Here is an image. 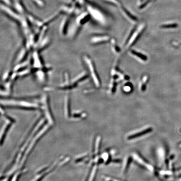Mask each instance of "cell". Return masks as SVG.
Wrapping results in <instances>:
<instances>
[{
  "label": "cell",
  "mask_w": 181,
  "mask_h": 181,
  "mask_svg": "<svg viewBox=\"0 0 181 181\" xmlns=\"http://www.w3.org/2000/svg\"><path fill=\"white\" fill-rule=\"evenodd\" d=\"M134 157L135 160H136L137 161L139 162L140 164L144 166H145L146 168L148 169L149 170H151V171L153 170V167H152V166L150 165L149 164H148V163L146 162L145 161H144V160L142 159L141 158H140V157H139V156L135 155Z\"/></svg>",
  "instance_id": "obj_12"
},
{
  "label": "cell",
  "mask_w": 181,
  "mask_h": 181,
  "mask_svg": "<svg viewBox=\"0 0 181 181\" xmlns=\"http://www.w3.org/2000/svg\"><path fill=\"white\" fill-rule=\"evenodd\" d=\"M2 104L9 108H20L29 110L38 109L39 108V105L37 104L27 102L24 100L14 99H6L2 100Z\"/></svg>",
  "instance_id": "obj_1"
},
{
  "label": "cell",
  "mask_w": 181,
  "mask_h": 181,
  "mask_svg": "<svg viewBox=\"0 0 181 181\" xmlns=\"http://www.w3.org/2000/svg\"><path fill=\"white\" fill-rule=\"evenodd\" d=\"M117 81L113 78H111V80L109 88V92L111 95H113L116 91L117 86Z\"/></svg>",
  "instance_id": "obj_10"
},
{
  "label": "cell",
  "mask_w": 181,
  "mask_h": 181,
  "mask_svg": "<svg viewBox=\"0 0 181 181\" xmlns=\"http://www.w3.org/2000/svg\"><path fill=\"white\" fill-rule=\"evenodd\" d=\"M155 0H140V5L139 8L140 9H143L146 8L148 4L154 2Z\"/></svg>",
  "instance_id": "obj_15"
},
{
  "label": "cell",
  "mask_w": 181,
  "mask_h": 181,
  "mask_svg": "<svg viewBox=\"0 0 181 181\" xmlns=\"http://www.w3.org/2000/svg\"><path fill=\"white\" fill-rule=\"evenodd\" d=\"M123 89L125 92L128 93H130L133 90V86L131 83L127 82V83L125 84Z\"/></svg>",
  "instance_id": "obj_16"
},
{
  "label": "cell",
  "mask_w": 181,
  "mask_h": 181,
  "mask_svg": "<svg viewBox=\"0 0 181 181\" xmlns=\"http://www.w3.org/2000/svg\"><path fill=\"white\" fill-rule=\"evenodd\" d=\"M82 58L88 68L90 77L95 86L97 88H99L101 85L100 79L99 76L98 74L96 67L95 66L93 61L91 58L86 54L83 55Z\"/></svg>",
  "instance_id": "obj_2"
},
{
  "label": "cell",
  "mask_w": 181,
  "mask_h": 181,
  "mask_svg": "<svg viewBox=\"0 0 181 181\" xmlns=\"http://www.w3.org/2000/svg\"><path fill=\"white\" fill-rule=\"evenodd\" d=\"M149 79L148 75L145 74L140 80L139 84V89L140 91L142 92H144L146 90L147 84Z\"/></svg>",
  "instance_id": "obj_8"
},
{
  "label": "cell",
  "mask_w": 181,
  "mask_h": 181,
  "mask_svg": "<svg viewBox=\"0 0 181 181\" xmlns=\"http://www.w3.org/2000/svg\"><path fill=\"white\" fill-rule=\"evenodd\" d=\"M111 46L112 51L115 54H118L120 52V49L117 44L116 40L115 39L112 38L110 40Z\"/></svg>",
  "instance_id": "obj_11"
},
{
  "label": "cell",
  "mask_w": 181,
  "mask_h": 181,
  "mask_svg": "<svg viewBox=\"0 0 181 181\" xmlns=\"http://www.w3.org/2000/svg\"><path fill=\"white\" fill-rule=\"evenodd\" d=\"M65 106L66 108L67 115L69 117L71 115V110H70V101L69 95H66L65 98Z\"/></svg>",
  "instance_id": "obj_14"
},
{
  "label": "cell",
  "mask_w": 181,
  "mask_h": 181,
  "mask_svg": "<svg viewBox=\"0 0 181 181\" xmlns=\"http://www.w3.org/2000/svg\"><path fill=\"white\" fill-rule=\"evenodd\" d=\"M152 128L151 127H148V128H145V129H143L141 130H140V131L136 132L135 133H133L131 135H130L127 137V139L128 140H133L136 139H137L140 137L143 136L145 135L148 133H151L152 132Z\"/></svg>",
  "instance_id": "obj_6"
},
{
  "label": "cell",
  "mask_w": 181,
  "mask_h": 181,
  "mask_svg": "<svg viewBox=\"0 0 181 181\" xmlns=\"http://www.w3.org/2000/svg\"><path fill=\"white\" fill-rule=\"evenodd\" d=\"M129 52V54L132 56L134 57L141 62H146L148 60V57L147 56L140 51L134 49H131L130 50Z\"/></svg>",
  "instance_id": "obj_4"
},
{
  "label": "cell",
  "mask_w": 181,
  "mask_h": 181,
  "mask_svg": "<svg viewBox=\"0 0 181 181\" xmlns=\"http://www.w3.org/2000/svg\"><path fill=\"white\" fill-rule=\"evenodd\" d=\"M177 25L175 24H165L161 25L160 26L161 28L162 29H170L174 28L177 27Z\"/></svg>",
  "instance_id": "obj_17"
},
{
  "label": "cell",
  "mask_w": 181,
  "mask_h": 181,
  "mask_svg": "<svg viewBox=\"0 0 181 181\" xmlns=\"http://www.w3.org/2000/svg\"><path fill=\"white\" fill-rule=\"evenodd\" d=\"M28 51L27 49L23 48L21 50L15 60V63L17 64H20L25 59L28 54V52H27Z\"/></svg>",
  "instance_id": "obj_9"
},
{
  "label": "cell",
  "mask_w": 181,
  "mask_h": 181,
  "mask_svg": "<svg viewBox=\"0 0 181 181\" xmlns=\"http://www.w3.org/2000/svg\"><path fill=\"white\" fill-rule=\"evenodd\" d=\"M106 1L109 3H110V4H113V5L117 6V7H120L122 6L119 0H106Z\"/></svg>",
  "instance_id": "obj_18"
},
{
  "label": "cell",
  "mask_w": 181,
  "mask_h": 181,
  "mask_svg": "<svg viewBox=\"0 0 181 181\" xmlns=\"http://www.w3.org/2000/svg\"><path fill=\"white\" fill-rule=\"evenodd\" d=\"M88 77L89 76L86 72H83L79 74L71 81V85L73 88H73L77 87L79 83L86 80L87 78H88Z\"/></svg>",
  "instance_id": "obj_5"
},
{
  "label": "cell",
  "mask_w": 181,
  "mask_h": 181,
  "mask_svg": "<svg viewBox=\"0 0 181 181\" xmlns=\"http://www.w3.org/2000/svg\"><path fill=\"white\" fill-rule=\"evenodd\" d=\"M35 73L37 78L40 82H43L45 81V75L44 70H37L35 71Z\"/></svg>",
  "instance_id": "obj_13"
},
{
  "label": "cell",
  "mask_w": 181,
  "mask_h": 181,
  "mask_svg": "<svg viewBox=\"0 0 181 181\" xmlns=\"http://www.w3.org/2000/svg\"><path fill=\"white\" fill-rule=\"evenodd\" d=\"M111 40L110 37L107 35H97L91 39V42L93 44H104Z\"/></svg>",
  "instance_id": "obj_7"
},
{
  "label": "cell",
  "mask_w": 181,
  "mask_h": 181,
  "mask_svg": "<svg viewBox=\"0 0 181 181\" xmlns=\"http://www.w3.org/2000/svg\"><path fill=\"white\" fill-rule=\"evenodd\" d=\"M146 27V24L143 23L131 33L130 35L129 38L127 39V40L126 42V47H125L126 50L129 49L136 42L140 36L144 31Z\"/></svg>",
  "instance_id": "obj_3"
}]
</instances>
